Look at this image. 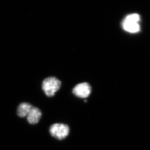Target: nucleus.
<instances>
[{"mask_svg":"<svg viewBox=\"0 0 150 150\" xmlns=\"http://www.w3.org/2000/svg\"><path fill=\"white\" fill-rule=\"evenodd\" d=\"M140 16L137 14L129 15L125 18L122 23L123 29L130 33H136L140 31Z\"/></svg>","mask_w":150,"mask_h":150,"instance_id":"obj_2","label":"nucleus"},{"mask_svg":"<svg viewBox=\"0 0 150 150\" xmlns=\"http://www.w3.org/2000/svg\"><path fill=\"white\" fill-rule=\"evenodd\" d=\"M91 91V88L88 83H82L77 85L73 88L72 92L74 95L79 98H85L88 97Z\"/></svg>","mask_w":150,"mask_h":150,"instance_id":"obj_4","label":"nucleus"},{"mask_svg":"<svg viewBox=\"0 0 150 150\" xmlns=\"http://www.w3.org/2000/svg\"><path fill=\"white\" fill-rule=\"evenodd\" d=\"M61 82L55 77H49L43 80L42 89L45 95L49 97L54 96L61 87Z\"/></svg>","mask_w":150,"mask_h":150,"instance_id":"obj_1","label":"nucleus"},{"mask_svg":"<svg viewBox=\"0 0 150 150\" xmlns=\"http://www.w3.org/2000/svg\"><path fill=\"white\" fill-rule=\"evenodd\" d=\"M33 107L31 104L28 103H20L17 108V115L21 117H27Z\"/></svg>","mask_w":150,"mask_h":150,"instance_id":"obj_6","label":"nucleus"},{"mask_svg":"<svg viewBox=\"0 0 150 150\" xmlns=\"http://www.w3.org/2000/svg\"><path fill=\"white\" fill-rule=\"evenodd\" d=\"M49 132L52 137L58 140H62L69 134V127L64 123H54L50 126Z\"/></svg>","mask_w":150,"mask_h":150,"instance_id":"obj_3","label":"nucleus"},{"mask_svg":"<svg viewBox=\"0 0 150 150\" xmlns=\"http://www.w3.org/2000/svg\"><path fill=\"white\" fill-rule=\"evenodd\" d=\"M42 112L39 108L33 106L27 116V122L30 125H35L40 122Z\"/></svg>","mask_w":150,"mask_h":150,"instance_id":"obj_5","label":"nucleus"}]
</instances>
